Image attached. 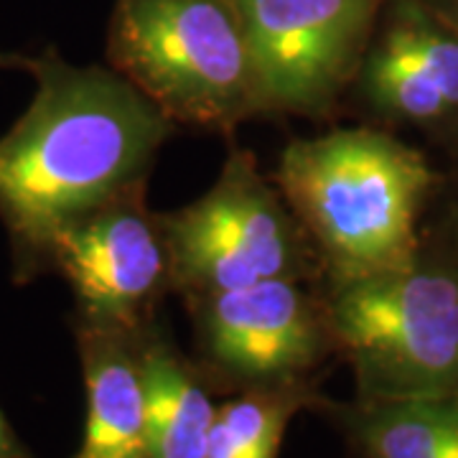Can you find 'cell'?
<instances>
[{
    "mask_svg": "<svg viewBox=\"0 0 458 458\" xmlns=\"http://www.w3.org/2000/svg\"><path fill=\"white\" fill-rule=\"evenodd\" d=\"M49 250L89 327L138 334L150 303L171 278L164 229L146 214L138 189L59 229Z\"/></svg>",
    "mask_w": 458,
    "mask_h": 458,
    "instance_id": "obj_8",
    "label": "cell"
},
{
    "mask_svg": "<svg viewBox=\"0 0 458 458\" xmlns=\"http://www.w3.org/2000/svg\"><path fill=\"white\" fill-rule=\"evenodd\" d=\"M197 344L201 375L237 393L311 385L321 361L336 352L324 306L295 278L199 295Z\"/></svg>",
    "mask_w": 458,
    "mask_h": 458,
    "instance_id": "obj_6",
    "label": "cell"
},
{
    "mask_svg": "<svg viewBox=\"0 0 458 458\" xmlns=\"http://www.w3.org/2000/svg\"><path fill=\"white\" fill-rule=\"evenodd\" d=\"M174 123L107 69L44 64L31 107L0 138V214L18 237H51L138 189Z\"/></svg>",
    "mask_w": 458,
    "mask_h": 458,
    "instance_id": "obj_1",
    "label": "cell"
},
{
    "mask_svg": "<svg viewBox=\"0 0 458 458\" xmlns=\"http://www.w3.org/2000/svg\"><path fill=\"white\" fill-rule=\"evenodd\" d=\"M324 311L357 400L458 394V273L415 260L339 278Z\"/></svg>",
    "mask_w": 458,
    "mask_h": 458,
    "instance_id": "obj_3",
    "label": "cell"
},
{
    "mask_svg": "<svg viewBox=\"0 0 458 458\" xmlns=\"http://www.w3.org/2000/svg\"><path fill=\"white\" fill-rule=\"evenodd\" d=\"M260 110L324 114L360 64L379 0H229Z\"/></svg>",
    "mask_w": 458,
    "mask_h": 458,
    "instance_id": "obj_7",
    "label": "cell"
},
{
    "mask_svg": "<svg viewBox=\"0 0 458 458\" xmlns=\"http://www.w3.org/2000/svg\"><path fill=\"white\" fill-rule=\"evenodd\" d=\"M276 179L339 278L418 260L415 222L433 186L418 150L385 132L336 131L293 140Z\"/></svg>",
    "mask_w": 458,
    "mask_h": 458,
    "instance_id": "obj_2",
    "label": "cell"
},
{
    "mask_svg": "<svg viewBox=\"0 0 458 458\" xmlns=\"http://www.w3.org/2000/svg\"><path fill=\"white\" fill-rule=\"evenodd\" d=\"M423 66L451 110H458V33L443 29L426 13L405 8L387 33Z\"/></svg>",
    "mask_w": 458,
    "mask_h": 458,
    "instance_id": "obj_14",
    "label": "cell"
},
{
    "mask_svg": "<svg viewBox=\"0 0 458 458\" xmlns=\"http://www.w3.org/2000/svg\"><path fill=\"white\" fill-rule=\"evenodd\" d=\"M158 222L171 278L199 295L298 278L306 265L301 222L245 150L229 153L204 197Z\"/></svg>",
    "mask_w": 458,
    "mask_h": 458,
    "instance_id": "obj_5",
    "label": "cell"
},
{
    "mask_svg": "<svg viewBox=\"0 0 458 458\" xmlns=\"http://www.w3.org/2000/svg\"><path fill=\"white\" fill-rule=\"evenodd\" d=\"M110 56L174 125L227 131L260 110L229 0H120Z\"/></svg>",
    "mask_w": 458,
    "mask_h": 458,
    "instance_id": "obj_4",
    "label": "cell"
},
{
    "mask_svg": "<svg viewBox=\"0 0 458 458\" xmlns=\"http://www.w3.org/2000/svg\"><path fill=\"white\" fill-rule=\"evenodd\" d=\"M364 89L379 110L418 123H430L451 113L428 72L390 36L364 64Z\"/></svg>",
    "mask_w": 458,
    "mask_h": 458,
    "instance_id": "obj_13",
    "label": "cell"
},
{
    "mask_svg": "<svg viewBox=\"0 0 458 458\" xmlns=\"http://www.w3.org/2000/svg\"><path fill=\"white\" fill-rule=\"evenodd\" d=\"M146 458H207L216 405L207 377L164 339H143Z\"/></svg>",
    "mask_w": 458,
    "mask_h": 458,
    "instance_id": "obj_11",
    "label": "cell"
},
{
    "mask_svg": "<svg viewBox=\"0 0 458 458\" xmlns=\"http://www.w3.org/2000/svg\"><path fill=\"white\" fill-rule=\"evenodd\" d=\"M318 400L311 385L237 393L216 405L207 458H278L295 412L316 408Z\"/></svg>",
    "mask_w": 458,
    "mask_h": 458,
    "instance_id": "obj_12",
    "label": "cell"
},
{
    "mask_svg": "<svg viewBox=\"0 0 458 458\" xmlns=\"http://www.w3.org/2000/svg\"><path fill=\"white\" fill-rule=\"evenodd\" d=\"M361 458H458V394L318 405Z\"/></svg>",
    "mask_w": 458,
    "mask_h": 458,
    "instance_id": "obj_10",
    "label": "cell"
},
{
    "mask_svg": "<svg viewBox=\"0 0 458 458\" xmlns=\"http://www.w3.org/2000/svg\"><path fill=\"white\" fill-rule=\"evenodd\" d=\"M140 352V331L84 328L87 420L74 458H146V385Z\"/></svg>",
    "mask_w": 458,
    "mask_h": 458,
    "instance_id": "obj_9",
    "label": "cell"
},
{
    "mask_svg": "<svg viewBox=\"0 0 458 458\" xmlns=\"http://www.w3.org/2000/svg\"><path fill=\"white\" fill-rule=\"evenodd\" d=\"M456 33H458V26H456Z\"/></svg>",
    "mask_w": 458,
    "mask_h": 458,
    "instance_id": "obj_16",
    "label": "cell"
},
{
    "mask_svg": "<svg viewBox=\"0 0 458 458\" xmlns=\"http://www.w3.org/2000/svg\"><path fill=\"white\" fill-rule=\"evenodd\" d=\"M0 458H26L13 430L8 426V420H5V415H3V410H0Z\"/></svg>",
    "mask_w": 458,
    "mask_h": 458,
    "instance_id": "obj_15",
    "label": "cell"
}]
</instances>
